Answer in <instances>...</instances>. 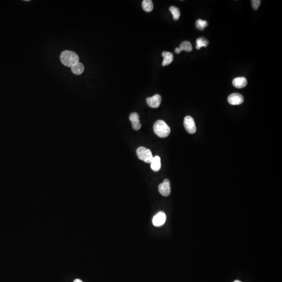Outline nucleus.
Segmentation results:
<instances>
[{
    "label": "nucleus",
    "mask_w": 282,
    "mask_h": 282,
    "mask_svg": "<svg viewBox=\"0 0 282 282\" xmlns=\"http://www.w3.org/2000/svg\"><path fill=\"white\" fill-rule=\"evenodd\" d=\"M61 61L62 64L67 67H72L79 62V57L75 53L71 51H64L60 55Z\"/></svg>",
    "instance_id": "f257e3e1"
},
{
    "label": "nucleus",
    "mask_w": 282,
    "mask_h": 282,
    "mask_svg": "<svg viewBox=\"0 0 282 282\" xmlns=\"http://www.w3.org/2000/svg\"><path fill=\"white\" fill-rule=\"evenodd\" d=\"M154 131L157 136L162 138L168 136L170 133V128L165 121L162 120L157 121L153 126Z\"/></svg>",
    "instance_id": "f03ea898"
},
{
    "label": "nucleus",
    "mask_w": 282,
    "mask_h": 282,
    "mask_svg": "<svg viewBox=\"0 0 282 282\" xmlns=\"http://www.w3.org/2000/svg\"><path fill=\"white\" fill-rule=\"evenodd\" d=\"M136 155L140 159L146 163H150L153 156L150 150L144 147H140L136 150Z\"/></svg>",
    "instance_id": "7ed1b4c3"
},
{
    "label": "nucleus",
    "mask_w": 282,
    "mask_h": 282,
    "mask_svg": "<svg viewBox=\"0 0 282 282\" xmlns=\"http://www.w3.org/2000/svg\"><path fill=\"white\" fill-rule=\"evenodd\" d=\"M184 127L188 133L190 134H194L196 133V123L194 119L191 116H186L184 119Z\"/></svg>",
    "instance_id": "20e7f679"
},
{
    "label": "nucleus",
    "mask_w": 282,
    "mask_h": 282,
    "mask_svg": "<svg viewBox=\"0 0 282 282\" xmlns=\"http://www.w3.org/2000/svg\"><path fill=\"white\" fill-rule=\"evenodd\" d=\"M158 190L160 193L164 196H168L171 192L170 183L169 180L167 179L164 180L158 186Z\"/></svg>",
    "instance_id": "39448f33"
},
{
    "label": "nucleus",
    "mask_w": 282,
    "mask_h": 282,
    "mask_svg": "<svg viewBox=\"0 0 282 282\" xmlns=\"http://www.w3.org/2000/svg\"><path fill=\"white\" fill-rule=\"evenodd\" d=\"M243 96L239 93H233L228 97V103L232 105H239L243 104Z\"/></svg>",
    "instance_id": "423d86ee"
},
{
    "label": "nucleus",
    "mask_w": 282,
    "mask_h": 282,
    "mask_svg": "<svg viewBox=\"0 0 282 282\" xmlns=\"http://www.w3.org/2000/svg\"><path fill=\"white\" fill-rule=\"evenodd\" d=\"M146 102L147 104L150 107L158 108L162 102V97L159 94H156L153 96L147 98Z\"/></svg>",
    "instance_id": "0eeeda50"
},
{
    "label": "nucleus",
    "mask_w": 282,
    "mask_h": 282,
    "mask_svg": "<svg viewBox=\"0 0 282 282\" xmlns=\"http://www.w3.org/2000/svg\"><path fill=\"white\" fill-rule=\"evenodd\" d=\"M166 220V216L165 213L160 212L154 216L153 219V224L156 227H160L163 225Z\"/></svg>",
    "instance_id": "6e6552de"
},
{
    "label": "nucleus",
    "mask_w": 282,
    "mask_h": 282,
    "mask_svg": "<svg viewBox=\"0 0 282 282\" xmlns=\"http://www.w3.org/2000/svg\"><path fill=\"white\" fill-rule=\"evenodd\" d=\"M139 115L137 113H133L130 115V120L132 123V127L134 130H139L141 127Z\"/></svg>",
    "instance_id": "1a4fd4ad"
},
{
    "label": "nucleus",
    "mask_w": 282,
    "mask_h": 282,
    "mask_svg": "<svg viewBox=\"0 0 282 282\" xmlns=\"http://www.w3.org/2000/svg\"><path fill=\"white\" fill-rule=\"evenodd\" d=\"M248 82L244 77H238L234 78L233 81V85L236 88H243L246 86Z\"/></svg>",
    "instance_id": "9d476101"
},
{
    "label": "nucleus",
    "mask_w": 282,
    "mask_h": 282,
    "mask_svg": "<svg viewBox=\"0 0 282 282\" xmlns=\"http://www.w3.org/2000/svg\"><path fill=\"white\" fill-rule=\"evenodd\" d=\"M162 56L163 57L164 60L162 63V65L164 67L169 65L173 60V55L171 52L164 51L162 53Z\"/></svg>",
    "instance_id": "9b49d317"
},
{
    "label": "nucleus",
    "mask_w": 282,
    "mask_h": 282,
    "mask_svg": "<svg viewBox=\"0 0 282 282\" xmlns=\"http://www.w3.org/2000/svg\"><path fill=\"white\" fill-rule=\"evenodd\" d=\"M150 167L155 172L159 170L161 168V160L159 157L158 156L153 157L150 162Z\"/></svg>",
    "instance_id": "f8f14e48"
},
{
    "label": "nucleus",
    "mask_w": 282,
    "mask_h": 282,
    "mask_svg": "<svg viewBox=\"0 0 282 282\" xmlns=\"http://www.w3.org/2000/svg\"><path fill=\"white\" fill-rule=\"evenodd\" d=\"M71 70H72L73 73L75 75H81L83 73L84 71V67L83 64L78 62L71 67Z\"/></svg>",
    "instance_id": "ddd939ff"
},
{
    "label": "nucleus",
    "mask_w": 282,
    "mask_h": 282,
    "mask_svg": "<svg viewBox=\"0 0 282 282\" xmlns=\"http://www.w3.org/2000/svg\"><path fill=\"white\" fill-rule=\"evenodd\" d=\"M142 7L144 11L150 12L153 10L154 5L151 0H144L142 2Z\"/></svg>",
    "instance_id": "4468645a"
},
{
    "label": "nucleus",
    "mask_w": 282,
    "mask_h": 282,
    "mask_svg": "<svg viewBox=\"0 0 282 282\" xmlns=\"http://www.w3.org/2000/svg\"><path fill=\"white\" fill-rule=\"evenodd\" d=\"M209 43V41L205 38H199L196 40V48L200 49L202 47H206Z\"/></svg>",
    "instance_id": "2eb2a0df"
},
{
    "label": "nucleus",
    "mask_w": 282,
    "mask_h": 282,
    "mask_svg": "<svg viewBox=\"0 0 282 282\" xmlns=\"http://www.w3.org/2000/svg\"><path fill=\"white\" fill-rule=\"evenodd\" d=\"M169 11L173 16L174 21H177L180 16V12L179 8L174 6H171L169 7Z\"/></svg>",
    "instance_id": "dca6fc26"
},
{
    "label": "nucleus",
    "mask_w": 282,
    "mask_h": 282,
    "mask_svg": "<svg viewBox=\"0 0 282 282\" xmlns=\"http://www.w3.org/2000/svg\"><path fill=\"white\" fill-rule=\"evenodd\" d=\"M180 49L181 51H185L187 52H191L192 50V46L189 41H184L180 44Z\"/></svg>",
    "instance_id": "f3484780"
},
{
    "label": "nucleus",
    "mask_w": 282,
    "mask_h": 282,
    "mask_svg": "<svg viewBox=\"0 0 282 282\" xmlns=\"http://www.w3.org/2000/svg\"><path fill=\"white\" fill-rule=\"evenodd\" d=\"M207 25H208V23L206 21H203L201 19H199L197 21H196V27L198 30H204L206 27H207Z\"/></svg>",
    "instance_id": "a211bd4d"
},
{
    "label": "nucleus",
    "mask_w": 282,
    "mask_h": 282,
    "mask_svg": "<svg viewBox=\"0 0 282 282\" xmlns=\"http://www.w3.org/2000/svg\"><path fill=\"white\" fill-rule=\"evenodd\" d=\"M261 1L260 0H252L251 1V4L252 7L254 10H257L259 8L260 5L261 4Z\"/></svg>",
    "instance_id": "6ab92c4d"
},
{
    "label": "nucleus",
    "mask_w": 282,
    "mask_h": 282,
    "mask_svg": "<svg viewBox=\"0 0 282 282\" xmlns=\"http://www.w3.org/2000/svg\"><path fill=\"white\" fill-rule=\"evenodd\" d=\"M182 51L181 50V49H180L179 48H176L175 50H174V52H176L177 54H179L180 52H181Z\"/></svg>",
    "instance_id": "aec40b11"
},
{
    "label": "nucleus",
    "mask_w": 282,
    "mask_h": 282,
    "mask_svg": "<svg viewBox=\"0 0 282 282\" xmlns=\"http://www.w3.org/2000/svg\"><path fill=\"white\" fill-rule=\"evenodd\" d=\"M74 282H83V281H82V280H80V279H76V280H74Z\"/></svg>",
    "instance_id": "412c9836"
},
{
    "label": "nucleus",
    "mask_w": 282,
    "mask_h": 282,
    "mask_svg": "<svg viewBox=\"0 0 282 282\" xmlns=\"http://www.w3.org/2000/svg\"><path fill=\"white\" fill-rule=\"evenodd\" d=\"M234 282H241V281H240V280H235V281H234Z\"/></svg>",
    "instance_id": "4be33fe9"
}]
</instances>
